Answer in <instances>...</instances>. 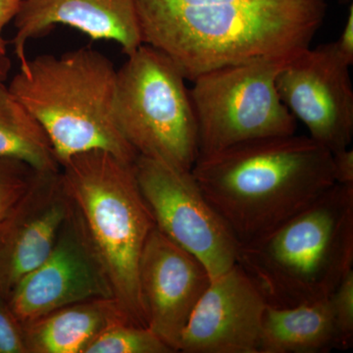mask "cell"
<instances>
[{
    "label": "cell",
    "instance_id": "30bf717a",
    "mask_svg": "<svg viewBox=\"0 0 353 353\" xmlns=\"http://www.w3.org/2000/svg\"><path fill=\"white\" fill-rule=\"evenodd\" d=\"M350 68L333 41L301 51L277 78L285 105L305 125L309 137L332 153L350 148L353 138Z\"/></svg>",
    "mask_w": 353,
    "mask_h": 353
},
{
    "label": "cell",
    "instance_id": "8992f818",
    "mask_svg": "<svg viewBox=\"0 0 353 353\" xmlns=\"http://www.w3.org/2000/svg\"><path fill=\"white\" fill-rule=\"evenodd\" d=\"M185 82L168 57L141 44L117 71L114 118L137 154L190 171L199 134Z\"/></svg>",
    "mask_w": 353,
    "mask_h": 353
},
{
    "label": "cell",
    "instance_id": "9c48e42d",
    "mask_svg": "<svg viewBox=\"0 0 353 353\" xmlns=\"http://www.w3.org/2000/svg\"><path fill=\"white\" fill-rule=\"evenodd\" d=\"M99 299H114L112 287L73 203L50 252L21 279L7 303L23 324L64 306Z\"/></svg>",
    "mask_w": 353,
    "mask_h": 353
},
{
    "label": "cell",
    "instance_id": "7a4b0ae2",
    "mask_svg": "<svg viewBox=\"0 0 353 353\" xmlns=\"http://www.w3.org/2000/svg\"><path fill=\"white\" fill-rule=\"evenodd\" d=\"M204 196L240 245L264 236L336 185L333 154L310 137H270L199 158Z\"/></svg>",
    "mask_w": 353,
    "mask_h": 353
},
{
    "label": "cell",
    "instance_id": "603a6c76",
    "mask_svg": "<svg viewBox=\"0 0 353 353\" xmlns=\"http://www.w3.org/2000/svg\"><path fill=\"white\" fill-rule=\"evenodd\" d=\"M336 50L347 63L353 64V6L350 4L347 22L343 27L340 38L334 41Z\"/></svg>",
    "mask_w": 353,
    "mask_h": 353
},
{
    "label": "cell",
    "instance_id": "5b68a950",
    "mask_svg": "<svg viewBox=\"0 0 353 353\" xmlns=\"http://www.w3.org/2000/svg\"><path fill=\"white\" fill-rule=\"evenodd\" d=\"M132 163L105 150H88L62 163L61 175L108 274L114 299L132 324L148 327L139 267L155 222Z\"/></svg>",
    "mask_w": 353,
    "mask_h": 353
},
{
    "label": "cell",
    "instance_id": "ba28073f",
    "mask_svg": "<svg viewBox=\"0 0 353 353\" xmlns=\"http://www.w3.org/2000/svg\"><path fill=\"white\" fill-rule=\"evenodd\" d=\"M134 175L155 226L205 265L211 278L236 264L240 243L197 185L192 171L138 155Z\"/></svg>",
    "mask_w": 353,
    "mask_h": 353
},
{
    "label": "cell",
    "instance_id": "5bb4252c",
    "mask_svg": "<svg viewBox=\"0 0 353 353\" xmlns=\"http://www.w3.org/2000/svg\"><path fill=\"white\" fill-rule=\"evenodd\" d=\"M13 21L20 70L27 68L28 41L57 25L69 26L95 41H115L127 57L143 44L134 0H24Z\"/></svg>",
    "mask_w": 353,
    "mask_h": 353
},
{
    "label": "cell",
    "instance_id": "ac0fdd59",
    "mask_svg": "<svg viewBox=\"0 0 353 353\" xmlns=\"http://www.w3.org/2000/svg\"><path fill=\"white\" fill-rule=\"evenodd\" d=\"M171 350L148 327L118 322L103 330L85 353H171Z\"/></svg>",
    "mask_w": 353,
    "mask_h": 353
},
{
    "label": "cell",
    "instance_id": "3957f363",
    "mask_svg": "<svg viewBox=\"0 0 353 353\" xmlns=\"http://www.w3.org/2000/svg\"><path fill=\"white\" fill-rule=\"evenodd\" d=\"M236 263L273 307L328 299L353 270V185L336 183L280 226L240 245Z\"/></svg>",
    "mask_w": 353,
    "mask_h": 353
},
{
    "label": "cell",
    "instance_id": "ffe728a7",
    "mask_svg": "<svg viewBox=\"0 0 353 353\" xmlns=\"http://www.w3.org/2000/svg\"><path fill=\"white\" fill-rule=\"evenodd\" d=\"M341 350L353 345V270L348 272L329 296Z\"/></svg>",
    "mask_w": 353,
    "mask_h": 353
},
{
    "label": "cell",
    "instance_id": "277c9868",
    "mask_svg": "<svg viewBox=\"0 0 353 353\" xmlns=\"http://www.w3.org/2000/svg\"><path fill=\"white\" fill-rule=\"evenodd\" d=\"M116 81L112 62L83 48L28 60L27 68L13 77L8 88L43 127L60 166L94 150L132 163L138 154L114 118Z\"/></svg>",
    "mask_w": 353,
    "mask_h": 353
},
{
    "label": "cell",
    "instance_id": "8fae6325",
    "mask_svg": "<svg viewBox=\"0 0 353 353\" xmlns=\"http://www.w3.org/2000/svg\"><path fill=\"white\" fill-rule=\"evenodd\" d=\"M211 280L201 260L154 227L139 261V292L146 325L173 352Z\"/></svg>",
    "mask_w": 353,
    "mask_h": 353
},
{
    "label": "cell",
    "instance_id": "6da1fadb",
    "mask_svg": "<svg viewBox=\"0 0 353 353\" xmlns=\"http://www.w3.org/2000/svg\"><path fill=\"white\" fill-rule=\"evenodd\" d=\"M143 44L194 82L257 58L294 57L310 46L326 0H134Z\"/></svg>",
    "mask_w": 353,
    "mask_h": 353
},
{
    "label": "cell",
    "instance_id": "7402d4cb",
    "mask_svg": "<svg viewBox=\"0 0 353 353\" xmlns=\"http://www.w3.org/2000/svg\"><path fill=\"white\" fill-rule=\"evenodd\" d=\"M336 183L353 185V150L347 148L332 153Z\"/></svg>",
    "mask_w": 353,
    "mask_h": 353
},
{
    "label": "cell",
    "instance_id": "d4e9b609",
    "mask_svg": "<svg viewBox=\"0 0 353 353\" xmlns=\"http://www.w3.org/2000/svg\"><path fill=\"white\" fill-rule=\"evenodd\" d=\"M11 70V60L7 55L0 54V83H4L8 78Z\"/></svg>",
    "mask_w": 353,
    "mask_h": 353
},
{
    "label": "cell",
    "instance_id": "9a60e30c",
    "mask_svg": "<svg viewBox=\"0 0 353 353\" xmlns=\"http://www.w3.org/2000/svg\"><path fill=\"white\" fill-rule=\"evenodd\" d=\"M129 322L114 299H99L64 306L23 323L26 353H85L103 330Z\"/></svg>",
    "mask_w": 353,
    "mask_h": 353
},
{
    "label": "cell",
    "instance_id": "52a82bcc",
    "mask_svg": "<svg viewBox=\"0 0 353 353\" xmlns=\"http://www.w3.org/2000/svg\"><path fill=\"white\" fill-rule=\"evenodd\" d=\"M292 58L228 65L192 82L199 158L253 139L296 134V119L277 90L279 74Z\"/></svg>",
    "mask_w": 353,
    "mask_h": 353
},
{
    "label": "cell",
    "instance_id": "484cf974",
    "mask_svg": "<svg viewBox=\"0 0 353 353\" xmlns=\"http://www.w3.org/2000/svg\"><path fill=\"white\" fill-rule=\"evenodd\" d=\"M341 2H348L350 0H341Z\"/></svg>",
    "mask_w": 353,
    "mask_h": 353
},
{
    "label": "cell",
    "instance_id": "e0dca14e",
    "mask_svg": "<svg viewBox=\"0 0 353 353\" xmlns=\"http://www.w3.org/2000/svg\"><path fill=\"white\" fill-rule=\"evenodd\" d=\"M0 157L20 160L37 171L61 170L43 127L4 83H0Z\"/></svg>",
    "mask_w": 353,
    "mask_h": 353
},
{
    "label": "cell",
    "instance_id": "44dd1931",
    "mask_svg": "<svg viewBox=\"0 0 353 353\" xmlns=\"http://www.w3.org/2000/svg\"><path fill=\"white\" fill-rule=\"evenodd\" d=\"M0 353H26L22 327L0 292Z\"/></svg>",
    "mask_w": 353,
    "mask_h": 353
},
{
    "label": "cell",
    "instance_id": "2e32d148",
    "mask_svg": "<svg viewBox=\"0 0 353 353\" xmlns=\"http://www.w3.org/2000/svg\"><path fill=\"white\" fill-rule=\"evenodd\" d=\"M341 350L329 297L292 307L267 306L259 353H327Z\"/></svg>",
    "mask_w": 353,
    "mask_h": 353
},
{
    "label": "cell",
    "instance_id": "cb8c5ba5",
    "mask_svg": "<svg viewBox=\"0 0 353 353\" xmlns=\"http://www.w3.org/2000/svg\"><path fill=\"white\" fill-rule=\"evenodd\" d=\"M24 0H0V54L6 55L7 41L3 31L7 25L14 20Z\"/></svg>",
    "mask_w": 353,
    "mask_h": 353
},
{
    "label": "cell",
    "instance_id": "d6986e66",
    "mask_svg": "<svg viewBox=\"0 0 353 353\" xmlns=\"http://www.w3.org/2000/svg\"><path fill=\"white\" fill-rule=\"evenodd\" d=\"M37 172L20 160L0 157V220L29 190Z\"/></svg>",
    "mask_w": 353,
    "mask_h": 353
},
{
    "label": "cell",
    "instance_id": "7c38bea8",
    "mask_svg": "<svg viewBox=\"0 0 353 353\" xmlns=\"http://www.w3.org/2000/svg\"><path fill=\"white\" fill-rule=\"evenodd\" d=\"M266 301L238 263L212 278L190 316L178 352L259 353Z\"/></svg>",
    "mask_w": 353,
    "mask_h": 353
},
{
    "label": "cell",
    "instance_id": "4fadbf2b",
    "mask_svg": "<svg viewBox=\"0 0 353 353\" xmlns=\"http://www.w3.org/2000/svg\"><path fill=\"white\" fill-rule=\"evenodd\" d=\"M72 208L61 170L38 171L29 190L0 220V292L6 299L48 256Z\"/></svg>",
    "mask_w": 353,
    "mask_h": 353
}]
</instances>
